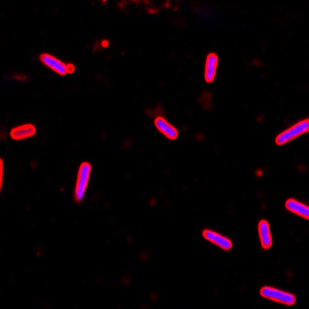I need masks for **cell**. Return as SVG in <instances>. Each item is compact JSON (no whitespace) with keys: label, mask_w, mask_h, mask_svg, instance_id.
<instances>
[{"label":"cell","mask_w":309,"mask_h":309,"mask_svg":"<svg viewBox=\"0 0 309 309\" xmlns=\"http://www.w3.org/2000/svg\"><path fill=\"white\" fill-rule=\"evenodd\" d=\"M92 165L88 162H85L80 165L77 174V183H76L75 190H74V201L80 203L83 201L88 187V182L90 179Z\"/></svg>","instance_id":"1"},{"label":"cell","mask_w":309,"mask_h":309,"mask_svg":"<svg viewBox=\"0 0 309 309\" xmlns=\"http://www.w3.org/2000/svg\"><path fill=\"white\" fill-rule=\"evenodd\" d=\"M308 119L301 121V122H298L293 126L289 128V129L285 130L280 135H277L275 140L276 143L278 146L286 144V143L292 141L295 138H298L300 135L306 133L308 131Z\"/></svg>","instance_id":"2"},{"label":"cell","mask_w":309,"mask_h":309,"mask_svg":"<svg viewBox=\"0 0 309 309\" xmlns=\"http://www.w3.org/2000/svg\"><path fill=\"white\" fill-rule=\"evenodd\" d=\"M261 295L263 298L288 305H293L296 301V298L292 294L277 290L271 287H264L261 289Z\"/></svg>","instance_id":"3"},{"label":"cell","mask_w":309,"mask_h":309,"mask_svg":"<svg viewBox=\"0 0 309 309\" xmlns=\"http://www.w3.org/2000/svg\"><path fill=\"white\" fill-rule=\"evenodd\" d=\"M40 60L43 64H45L50 69L54 71L58 74L61 75H65V74H71L74 72V66L73 64H65L62 61L58 60V58H54L52 55L47 54V53H43L40 55Z\"/></svg>","instance_id":"4"},{"label":"cell","mask_w":309,"mask_h":309,"mask_svg":"<svg viewBox=\"0 0 309 309\" xmlns=\"http://www.w3.org/2000/svg\"><path fill=\"white\" fill-rule=\"evenodd\" d=\"M203 235H204V238L207 239V240L223 249V250H230L232 248V242L229 239L217 234V233L209 231V230H205L203 232Z\"/></svg>","instance_id":"5"},{"label":"cell","mask_w":309,"mask_h":309,"mask_svg":"<svg viewBox=\"0 0 309 309\" xmlns=\"http://www.w3.org/2000/svg\"><path fill=\"white\" fill-rule=\"evenodd\" d=\"M218 65V57L216 53H210L207 56L205 64V80L207 83H212L216 77Z\"/></svg>","instance_id":"6"},{"label":"cell","mask_w":309,"mask_h":309,"mask_svg":"<svg viewBox=\"0 0 309 309\" xmlns=\"http://www.w3.org/2000/svg\"><path fill=\"white\" fill-rule=\"evenodd\" d=\"M155 125L161 133L163 134L168 139L175 140L178 137V131L163 118H156L155 120Z\"/></svg>","instance_id":"7"},{"label":"cell","mask_w":309,"mask_h":309,"mask_svg":"<svg viewBox=\"0 0 309 309\" xmlns=\"http://www.w3.org/2000/svg\"><path fill=\"white\" fill-rule=\"evenodd\" d=\"M36 134V128L31 124L21 125L13 128L10 131V136L14 140H22L34 136Z\"/></svg>","instance_id":"8"},{"label":"cell","mask_w":309,"mask_h":309,"mask_svg":"<svg viewBox=\"0 0 309 309\" xmlns=\"http://www.w3.org/2000/svg\"><path fill=\"white\" fill-rule=\"evenodd\" d=\"M258 232L261 239V245L265 250H268L272 245V237L270 231L269 223L266 220H261L258 224Z\"/></svg>","instance_id":"9"},{"label":"cell","mask_w":309,"mask_h":309,"mask_svg":"<svg viewBox=\"0 0 309 309\" xmlns=\"http://www.w3.org/2000/svg\"><path fill=\"white\" fill-rule=\"evenodd\" d=\"M285 207L292 213H295L304 219H308L309 209L304 204L298 202L293 199H289V201H287Z\"/></svg>","instance_id":"10"}]
</instances>
